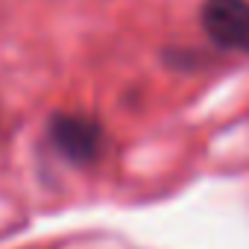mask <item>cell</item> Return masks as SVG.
<instances>
[{
	"label": "cell",
	"mask_w": 249,
	"mask_h": 249,
	"mask_svg": "<svg viewBox=\"0 0 249 249\" xmlns=\"http://www.w3.org/2000/svg\"><path fill=\"white\" fill-rule=\"evenodd\" d=\"M199 24L217 47L249 53V0H205Z\"/></svg>",
	"instance_id": "cell-1"
},
{
	"label": "cell",
	"mask_w": 249,
	"mask_h": 249,
	"mask_svg": "<svg viewBox=\"0 0 249 249\" xmlns=\"http://www.w3.org/2000/svg\"><path fill=\"white\" fill-rule=\"evenodd\" d=\"M50 138L56 150L73 164H91L106 150L103 126L85 114H56L50 123Z\"/></svg>",
	"instance_id": "cell-2"
}]
</instances>
